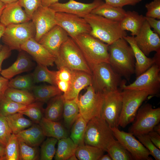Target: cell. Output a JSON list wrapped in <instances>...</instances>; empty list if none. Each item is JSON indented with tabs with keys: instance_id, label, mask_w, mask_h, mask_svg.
I'll return each instance as SVG.
<instances>
[{
	"instance_id": "obj_44",
	"label": "cell",
	"mask_w": 160,
	"mask_h": 160,
	"mask_svg": "<svg viewBox=\"0 0 160 160\" xmlns=\"http://www.w3.org/2000/svg\"><path fill=\"white\" fill-rule=\"evenodd\" d=\"M12 133L5 117L0 113V144L5 147Z\"/></svg>"
},
{
	"instance_id": "obj_3",
	"label": "cell",
	"mask_w": 160,
	"mask_h": 160,
	"mask_svg": "<svg viewBox=\"0 0 160 160\" xmlns=\"http://www.w3.org/2000/svg\"><path fill=\"white\" fill-rule=\"evenodd\" d=\"M72 39L80 50L90 68L101 63H109L108 44L88 33L80 34Z\"/></svg>"
},
{
	"instance_id": "obj_62",
	"label": "cell",
	"mask_w": 160,
	"mask_h": 160,
	"mask_svg": "<svg viewBox=\"0 0 160 160\" xmlns=\"http://www.w3.org/2000/svg\"><path fill=\"white\" fill-rule=\"evenodd\" d=\"M68 160H77L78 159L75 155V154L71 156L69 158Z\"/></svg>"
},
{
	"instance_id": "obj_46",
	"label": "cell",
	"mask_w": 160,
	"mask_h": 160,
	"mask_svg": "<svg viewBox=\"0 0 160 160\" xmlns=\"http://www.w3.org/2000/svg\"><path fill=\"white\" fill-rule=\"evenodd\" d=\"M18 1L31 19L33 13L42 6L41 0H18Z\"/></svg>"
},
{
	"instance_id": "obj_7",
	"label": "cell",
	"mask_w": 160,
	"mask_h": 160,
	"mask_svg": "<svg viewBox=\"0 0 160 160\" xmlns=\"http://www.w3.org/2000/svg\"><path fill=\"white\" fill-rule=\"evenodd\" d=\"M122 107L119 120V126L124 128L133 121L137 111L143 102L152 95L149 92L123 89L121 92Z\"/></svg>"
},
{
	"instance_id": "obj_6",
	"label": "cell",
	"mask_w": 160,
	"mask_h": 160,
	"mask_svg": "<svg viewBox=\"0 0 160 160\" xmlns=\"http://www.w3.org/2000/svg\"><path fill=\"white\" fill-rule=\"evenodd\" d=\"M92 84L95 91L104 94L119 89L123 81L108 63H103L92 66Z\"/></svg>"
},
{
	"instance_id": "obj_54",
	"label": "cell",
	"mask_w": 160,
	"mask_h": 160,
	"mask_svg": "<svg viewBox=\"0 0 160 160\" xmlns=\"http://www.w3.org/2000/svg\"><path fill=\"white\" fill-rule=\"evenodd\" d=\"M70 82L65 81L57 80L56 82V86L59 89L64 93H66L68 90Z\"/></svg>"
},
{
	"instance_id": "obj_53",
	"label": "cell",
	"mask_w": 160,
	"mask_h": 160,
	"mask_svg": "<svg viewBox=\"0 0 160 160\" xmlns=\"http://www.w3.org/2000/svg\"><path fill=\"white\" fill-rule=\"evenodd\" d=\"M147 134L153 143L160 149V135L153 131L149 132Z\"/></svg>"
},
{
	"instance_id": "obj_10",
	"label": "cell",
	"mask_w": 160,
	"mask_h": 160,
	"mask_svg": "<svg viewBox=\"0 0 160 160\" xmlns=\"http://www.w3.org/2000/svg\"><path fill=\"white\" fill-rule=\"evenodd\" d=\"M103 100V94L96 92L92 85L87 87L86 92L78 97L77 102L79 113L87 123L95 117L100 116Z\"/></svg>"
},
{
	"instance_id": "obj_32",
	"label": "cell",
	"mask_w": 160,
	"mask_h": 160,
	"mask_svg": "<svg viewBox=\"0 0 160 160\" xmlns=\"http://www.w3.org/2000/svg\"><path fill=\"white\" fill-rule=\"evenodd\" d=\"M4 96L16 103L25 105L36 101L33 94L29 91L10 87L6 90Z\"/></svg>"
},
{
	"instance_id": "obj_5",
	"label": "cell",
	"mask_w": 160,
	"mask_h": 160,
	"mask_svg": "<svg viewBox=\"0 0 160 160\" xmlns=\"http://www.w3.org/2000/svg\"><path fill=\"white\" fill-rule=\"evenodd\" d=\"M113 132L106 121L101 116L95 117L87 123L84 142L85 144L106 151L115 139Z\"/></svg>"
},
{
	"instance_id": "obj_34",
	"label": "cell",
	"mask_w": 160,
	"mask_h": 160,
	"mask_svg": "<svg viewBox=\"0 0 160 160\" xmlns=\"http://www.w3.org/2000/svg\"><path fill=\"white\" fill-rule=\"evenodd\" d=\"M77 100L65 99L63 117L65 124L67 128H70L72 126L80 114Z\"/></svg>"
},
{
	"instance_id": "obj_2",
	"label": "cell",
	"mask_w": 160,
	"mask_h": 160,
	"mask_svg": "<svg viewBox=\"0 0 160 160\" xmlns=\"http://www.w3.org/2000/svg\"><path fill=\"white\" fill-rule=\"evenodd\" d=\"M83 18L91 27L90 34L108 45L127 35L119 22L91 13Z\"/></svg>"
},
{
	"instance_id": "obj_21",
	"label": "cell",
	"mask_w": 160,
	"mask_h": 160,
	"mask_svg": "<svg viewBox=\"0 0 160 160\" xmlns=\"http://www.w3.org/2000/svg\"><path fill=\"white\" fill-rule=\"evenodd\" d=\"M92 84L91 75L82 71H72L69 88L63 95L64 99L77 100L81 90Z\"/></svg>"
},
{
	"instance_id": "obj_47",
	"label": "cell",
	"mask_w": 160,
	"mask_h": 160,
	"mask_svg": "<svg viewBox=\"0 0 160 160\" xmlns=\"http://www.w3.org/2000/svg\"><path fill=\"white\" fill-rule=\"evenodd\" d=\"M145 7L147 10L146 17L160 19V0H153L147 3Z\"/></svg>"
},
{
	"instance_id": "obj_55",
	"label": "cell",
	"mask_w": 160,
	"mask_h": 160,
	"mask_svg": "<svg viewBox=\"0 0 160 160\" xmlns=\"http://www.w3.org/2000/svg\"><path fill=\"white\" fill-rule=\"evenodd\" d=\"M59 0H41L42 5L45 7H49L52 4L57 2Z\"/></svg>"
},
{
	"instance_id": "obj_49",
	"label": "cell",
	"mask_w": 160,
	"mask_h": 160,
	"mask_svg": "<svg viewBox=\"0 0 160 160\" xmlns=\"http://www.w3.org/2000/svg\"><path fill=\"white\" fill-rule=\"evenodd\" d=\"M105 3L115 7H122L127 5L134 6L142 0H105Z\"/></svg>"
},
{
	"instance_id": "obj_13",
	"label": "cell",
	"mask_w": 160,
	"mask_h": 160,
	"mask_svg": "<svg viewBox=\"0 0 160 160\" xmlns=\"http://www.w3.org/2000/svg\"><path fill=\"white\" fill-rule=\"evenodd\" d=\"M55 21L56 25L63 29L72 39L82 33H90L91 31L84 18L75 15L56 12Z\"/></svg>"
},
{
	"instance_id": "obj_16",
	"label": "cell",
	"mask_w": 160,
	"mask_h": 160,
	"mask_svg": "<svg viewBox=\"0 0 160 160\" xmlns=\"http://www.w3.org/2000/svg\"><path fill=\"white\" fill-rule=\"evenodd\" d=\"M134 38L137 45L146 56L153 51H160V36L151 29L146 20Z\"/></svg>"
},
{
	"instance_id": "obj_20",
	"label": "cell",
	"mask_w": 160,
	"mask_h": 160,
	"mask_svg": "<svg viewBox=\"0 0 160 160\" xmlns=\"http://www.w3.org/2000/svg\"><path fill=\"white\" fill-rule=\"evenodd\" d=\"M21 49L31 55L37 64L47 67L54 65L55 57L34 38H30L23 43Z\"/></svg>"
},
{
	"instance_id": "obj_48",
	"label": "cell",
	"mask_w": 160,
	"mask_h": 160,
	"mask_svg": "<svg viewBox=\"0 0 160 160\" xmlns=\"http://www.w3.org/2000/svg\"><path fill=\"white\" fill-rule=\"evenodd\" d=\"M56 71V82L61 80L70 82L72 71L65 67H62Z\"/></svg>"
},
{
	"instance_id": "obj_42",
	"label": "cell",
	"mask_w": 160,
	"mask_h": 160,
	"mask_svg": "<svg viewBox=\"0 0 160 160\" xmlns=\"http://www.w3.org/2000/svg\"><path fill=\"white\" fill-rule=\"evenodd\" d=\"M20 160H36L40 159L39 150L36 147L30 146L18 139Z\"/></svg>"
},
{
	"instance_id": "obj_52",
	"label": "cell",
	"mask_w": 160,
	"mask_h": 160,
	"mask_svg": "<svg viewBox=\"0 0 160 160\" xmlns=\"http://www.w3.org/2000/svg\"><path fill=\"white\" fill-rule=\"evenodd\" d=\"M9 80L2 76H0V100L4 96L5 92L9 87Z\"/></svg>"
},
{
	"instance_id": "obj_30",
	"label": "cell",
	"mask_w": 160,
	"mask_h": 160,
	"mask_svg": "<svg viewBox=\"0 0 160 160\" xmlns=\"http://www.w3.org/2000/svg\"><path fill=\"white\" fill-rule=\"evenodd\" d=\"M32 89L36 101L41 103L46 102L62 92L57 86L52 85L33 86Z\"/></svg>"
},
{
	"instance_id": "obj_51",
	"label": "cell",
	"mask_w": 160,
	"mask_h": 160,
	"mask_svg": "<svg viewBox=\"0 0 160 160\" xmlns=\"http://www.w3.org/2000/svg\"><path fill=\"white\" fill-rule=\"evenodd\" d=\"M11 50L7 46H3L0 51V74L1 71V65L3 61L7 58L11 54Z\"/></svg>"
},
{
	"instance_id": "obj_36",
	"label": "cell",
	"mask_w": 160,
	"mask_h": 160,
	"mask_svg": "<svg viewBox=\"0 0 160 160\" xmlns=\"http://www.w3.org/2000/svg\"><path fill=\"white\" fill-rule=\"evenodd\" d=\"M87 124L79 114L72 126L70 137L78 146L84 144V137Z\"/></svg>"
},
{
	"instance_id": "obj_35",
	"label": "cell",
	"mask_w": 160,
	"mask_h": 160,
	"mask_svg": "<svg viewBox=\"0 0 160 160\" xmlns=\"http://www.w3.org/2000/svg\"><path fill=\"white\" fill-rule=\"evenodd\" d=\"M34 83L47 82L56 85V71H50L47 66L37 64L32 76Z\"/></svg>"
},
{
	"instance_id": "obj_11",
	"label": "cell",
	"mask_w": 160,
	"mask_h": 160,
	"mask_svg": "<svg viewBox=\"0 0 160 160\" xmlns=\"http://www.w3.org/2000/svg\"><path fill=\"white\" fill-rule=\"evenodd\" d=\"M160 64L155 63L143 73L137 77L132 83L126 84L123 81L122 89L147 91L152 95L159 94L160 88Z\"/></svg>"
},
{
	"instance_id": "obj_23",
	"label": "cell",
	"mask_w": 160,
	"mask_h": 160,
	"mask_svg": "<svg viewBox=\"0 0 160 160\" xmlns=\"http://www.w3.org/2000/svg\"><path fill=\"white\" fill-rule=\"evenodd\" d=\"M17 139L32 147H38L43 142L45 136L39 124H33L28 128L15 135Z\"/></svg>"
},
{
	"instance_id": "obj_22",
	"label": "cell",
	"mask_w": 160,
	"mask_h": 160,
	"mask_svg": "<svg viewBox=\"0 0 160 160\" xmlns=\"http://www.w3.org/2000/svg\"><path fill=\"white\" fill-rule=\"evenodd\" d=\"M31 20L18 1L6 4L0 17V23L7 26Z\"/></svg>"
},
{
	"instance_id": "obj_14",
	"label": "cell",
	"mask_w": 160,
	"mask_h": 160,
	"mask_svg": "<svg viewBox=\"0 0 160 160\" xmlns=\"http://www.w3.org/2000/svg\"><path fill=\"white\" fill-rule=\"evenodd\" d=\"M113 135L136 160H151L149 151L132 133L111 128Z\"/></svg>"
},
{
	"instance_id": "obj_18",
	"label": "cell",
	"mask_w": 160,
	"mask_h": 160,
	"mask_svg": "<svg viewBox=\"0 0 160 160\" xmlns=\"http://www.w3.org/2000/svg\"><path fill=\"white\" fill-rule=\"evenodd\" d=\"M69 37L63 29L56 25L44 34L38 42L56 58L58 56L61 46Z\"/></svg>"
},
{
	"instance_id": "obj_59",
	"label": "cell",
	"mask_w": 160,
	"mask_h": 160,
	"mask_svg": "<svg viewBox=\"0 0 160 160\" xmlns=\"http://www.w3.org/2000/svg\"><path fill=\"white\" fill-rule=\"evenodd\" d=\"M6 4L0 1V17L2 15L3 11L6 7Z\"/></svg>"
},
{
	"instance_id": "obj_9",
	"label": "cell",
	"mask_w": 160,
	"mask_h": 160,
	"mask_svg": "<svg viewBox=\"0 0 160 160\" xmlns=\"http://www.w3.org/2000/svg\"><path fill=\"white\" fill-rule=\"evenodd\" d=\"M135 120L129 129L133 135L147 134L152 131L160 121V108H153L149 103L140 106L138 109Z\"/></svg>"
},
{
	"instance_id": "obj_57",
	"label": "cell",
	"mask_w": 160,
	"mask_h": 160,
	"mask_svg": "<svg viewBox=\"0 0 160 160\" xmlns=\"http://www.w3.org/2000/svg\"><path fill=\"white\" fill-rule=\"evenodd\" d=\"M6 26L0 23V39L4 33L5 30ZM3 46L0 44V51L1 50Z\"/></svg>"
},
{
	"instance_id": "obj_37",
	"label": "cell",
	"mask_w": 160,
	"mask_h": 160,
	"mask_svg": "<svg viewBox=\"0 0 160 160\" xmlns=\"http://www.w3.org/2000/svg\"><path fill=\"white\" fill-rule=\"evenodd\" d=\"M106 151L112 160H131V154L117 140L114 139L108 147Z\"/></svg>"
},
{
	"instance_id": "obj_8",
	"label": "cell",
	"mask_w": 160,
	"mask_h": 160,
	"mask_svg": "<svg viewBox=\"0 0 160 160\" xmlns=\"http://www.w3.org/2000/svg\"><path fill=\"white\" fill-rule=\"evenodd\" d=\"M35 34L34 26L31 20L6 26L1 38L5 45L11 50H20L23 43L30 38H34Z\"/></svg>"
},
{
	"instance_id": "obj_39",
	"label": "cell",
	"mask_w": 160,
	"mask_h": 160,
	"mask_svg": "<svg viewBox=\"0 0 160 160\" xmlns=\"http://www.w3.org/2000/svg\"><path fill=\"white\" fill-rule=\"evenodd\" d=\"M26 106L16 103L4 96L0 100V113L6 117L19 112Z\"/></svg>"
},
{
	"instance_id": "obj_50",
	"label": "cell",
	"mask_w": 160,
	"mask_h": 160,
	"mask_svg": "<svg viewBox=\"0 0 160 160\" xmlns=\"http://www.w3.org/2000/svg\"><path fill=\"white\" fill-rule=\"evenodd\" d=\"M145 17L151 28H153L154 32L160 36V20L146 16H145Z\"/></svg>"
},
{
	"instance_id": "obj_33",
	"label": "cell",
	"mask_w": 160,
	"mask_h": 160,
	"mask_svg": "<svg viewBox=\"0 0 160 160\" xmlns=\"http://www.w3.org/2000/svg\"><path fill=\"white\" fill-rule=\"evenodd\" d=\"M105 151L95 146L84 144L78 146L75 155L79 160H98Z\"/></svg>"
},
{
	"instance_id": "obj_38",
	"label": "cell",
	"mask_w": 160,
	"mask_h": 160,
	"mask_svg": "<svg viewBox=\"0 0 160 160\" xmlns=\"http://www.w3.org/2000/svg\"><path fill=\"white\" fill-rule=\"evenodd\" d=\"M28 116L33 122L39 124L43 116L44 110L41 102H33L27 105L26 107L19 112Z\"/></svg>"
},
{
	"instance_id": "obj_60",
	"label": "cell",
	"mask_w": 160,
	"mask_h": 160,
	"mask_svg": "<svg viewBox=\"0 0 160 160\" xmlns=\"http://www.w3.org/2000/svg\"><path fill=\"white\" fill-rule=\"evenodd\" d=\"M157 132L160 135V124H158L156 125L154 127L153 130Z\"/></svg>"
},
{
	"instance_id": "obj_19",
	"label": "cell",
	"mask_w": 160,
	"mask_h": 160,
	"mask_svg": "<svg viewBox=\"0 0 160 160\" xmlns=\"http://www.w3.org/2000/svg\"><path fill=\"white\" fill-rule=\"evenodd\" d=\"M123 38L133 51L136 60L135 73L137 77L145 72L153 64H160V52H156L152 58L148 57L137 45L134 36L127 35Z\"/></svg>"
},
{
	"instance_id": "obj_31",
	"label": "cell",
	"mask_w": 160,
	"mask_h": 160,
	"mask_svg": "<svg viewBox=\"0 0 160 160\" xmlns=\"http://www.w3.org/2000/svg\"><path fill=\"white\" fill-rule=\"evenodd\" d=\"M8 124L12 133L15 135L31 126L33 122L23 116L22 113L17 112L5 117Z\"/></svg>"
},
{
	"instance_id": "obj_41",
	"label": "cell",
	"mask_w": 160,
	"mask_h": 160,
	"mask_svg": "<svg viewBox=\"0 0 160 160\" xmlns=\"http://www.w3.org/2000/svg\"><path fill=\"white\" fill-rule=\"evenodd\" d=\"M58 140L55 138L48 137L43 142L41 148L40 160L52 159L56 153L55 146Z\"/></svg>"
},
{
	"instance_id": "obj_24",
	"label": "cell",
	"mask_w": 160,
	"mask_h": 160,
	"mask_svg": "<svg viewBox=\"0 0 160 160\" xmlns=\"http://www.w3.org/2000/svg\"><path fill=\"white\" fill-rule=\"evenodd\" d=\"M145 16L135 11H128L123 18L119 22L121 28L131 32L132 36H136L145 20Z\"/></svg>"
},
{
	"instance_id": "obj_56",
	"label": "cell",
	"mask_w": 160,
	"mask_h": 160,
	"mask_svg": "<svg viewBox=\"0 0 160 160\" xmlns=\"http://www.w3.org/2000/svg\"><path fill=\"white\" fill-rule=\"evenodd\" d=\"M0 160H6L5 147L0 144Z\"/></svg>"
},
{
	"instance_id": "obj_27",
	"label": "cell",
	"mask_w": 160,
	"mask_h": 160,
	"mask_svg": "<svg viewBox=\"0 0 160 160\" xmlns=\"http://www.w3.org/2000/svg\"><path fill=\"white\" fill-rule=\"evenodd\" d=\"M65 99L61 94L52 98L44 110V117L49 120L58 121L63 113Z\"/></svg>"
},
{
	"instance_id": "obj_1",
	"label": "cell",
	"mask_w": 160,
	"mask_h": 160,
	"mask_svg": "<svg viewBox=\"0 0 160 160\" xmlns=\"http://www.w3.org/2000/svg\"><path fill=\"white\" fill-rule=\"evenodd\" d=\"M109 63L121 77L129 80L135 73V57L131 46L124 39H119L108 46Z\"/></svg>"
},
{
	"instance_id": "obj_40",
	"label": "cell",
	"mask_w": 160,
	"mask_h": 160,
	"mask_svg": "<svg viewBox=\"0 0 160 160\" xmlns=\"http://www.w3.org/2000/svg\"><path fill=\"white\" fill-rule=\"evenodd\" d=\"M34 83L32 76L29 75L18 76L9 81V87L29 91Z\"/></svg>"
},
{
	"instance_id": "obj_29",
	"label": "cell",
	"mask_w": 160,
	"mask_h": 160,
	"mask_svg": "<svg viewBox=\"0 0 160 160\" xmlns=\"http://www.w3.org/2000/svg\"><path fill=\"white\" fill-rule=\"evenodd\" d=\"M58 140L57 148L54 157L55 160H68L75 154L78 145L70 137H67Z\"/></svg>"
},
{
	"instance_id": "obj_12",
	"label": "cell",
	"mask_w": 160,
	"mask_h": 160,
	"mask_svg": "<svg viewBox=\"0 0 160 160\" xmlns=\"http://www.w3.org/2000/svg\"><path fill=\"white\" fill-rule=\"evenodd\" d=\"M104 100L100 116L111 128H118L122 107L121 92L117 90L103 94Z\"/></svg>"
},
{
	"instance_id": "obj_26",
	"label": "cell",
	"mask_w": 160,
	"mask_h": 160,
	"mask_svg": "<svg viewBox=\"0 0 160 160\" xmlns=\"http://www.w3.org/2000/svg\"><path fill=\"white\" fill-rule=\"evenodd\" d=\"M39 124L45 136L55 138L58 140L68 137L67 131L57 121H51L43 117Z\"/></svg>"
},
{
	"instance_id": "obj_25",
	"label": "cell",
	"mask_w": 160,
	"mask_h": 160,
	"mask_svg": "<svg viewBox=\"0 0 160 160\" xmlns=\"http://www.w3.org/2000/svg\"><path fill=\"white\" fill-rule=\"evenodd\" d=\"M32 62L25 53L19 55L15 61L8 68L2 70V76L9 80L15 75L29 70L32 66Z\"/></svg>"
},
{
	"instance_id": "obj_15",
	"label": "cell",
	"mask_w": 160,
	"mask_h": 160,
	"mask_svg": "<svg viewBox=\"0 0 160 160\" xmlns=\"http://www.w3.org/2000/svg\"><path fill=\"white\" fill-rule=\"evenodd\" d=\"M56 12L49 7L41 6L33 14L31 20L34 26L35 39L38 42L41 37L56 25Z\"/></svg>"
},
{
	"instance_id": "obj_43",
	"label": "cell",
	"mask_w": 160,
	"mask_h": 160,
	"mask_svg": "<svg viewBox=\"0 0 160 160\" xmlns=\"http://www.w3.org/2000/svg\"><path fill=\"white\" fill-rule=\"evenodd\" d=\"M5 149L6 160H20L19 142L15 134H12Z\"/></svg>"
},
{
	"instance_id": "obj_4",
	"label": "cell",
	"mask_w": 160,
	"mask_h": 160,
	"mask_svg": "<svg viewBox=\"0 0 160 160\" xmlns=\"http://www.w3.org/2000/svg\"><path fill=\"white\" fill-rule=\"evenodd\" d=\"M55 63L58 69L65 67L72 71H82L92 74L91 69L82 53L70 37L61 46Z\"/></svg>"
},
{
	"instance_id": "obj_28",
	"label": "cell",
	"mask_w": 160,
	"mask_h": 160,
	"mask_svg": "<svg viewBox=\"0 0 160 160\" xmlns=\"http://www.w3.org/2000/svg\"><path fill=\"white\" fill-rule=\"evenodd\" d=\"M126 12L122 7H113L104 2L93 9L91 13L120 22L125 16Z\"/></svg>"
},
{
	"instance_id": "obj_61",
	"label": "cell",
	"mask_w": 160,
	"mask_h": 160,
	"mask_svg": "<svg viewBox=\"0 0 160 160\" xmlns=\"http://www.w3.org/2000/svg\"><path fill=\"white\" fill-rule=\"evenodd\" d=\"M6 4L16 2L18 0H0Z\"/></svg>"
},
{
	"instance_id": "obj_58",
	"label": "cell",
	"mask_w": 160,
	"mask_h": 160,
	"mask_svg": "<svg viewBox=\"0 0 160 160\" xmlns=\"http://www.w3.org/2000/svg\"><path fill=\"white\" fill-rule=\"evenodd\" d=\"M99 160H112V159L109 155L103 154L100 158Z\"/></svg>"
},
{
	"instance_id": "obj_45",
	"label": "cell",
	"mask_w": 160,
	"mask_h": 160,
	"mask_svg": "<svg viewBox=\"0 0 160 160\" xmlns=\"http://www.w3.org/2000/svg\"><path fill=\"white\" fill-rule=\"evenodd\" d=\"M136 136L139 140L149 151L150 155L152 156L156 160H160V149L153 143L147 134Z\"/></svg>"
},
{
	"instance_id": "obj_17",
	"label": "cell",
	"mask_w": 160,
	"mask_h": 160,
	"mask_svg": "<svg viewBox=\"0 0 160 160\" xmlns=\"http://www.w3.org/2000/svg\"><path fill=\"white\" fill-rule=\"evenodd\" d=\"M103 3L104 2L102 0H94L92 2L89 3L80 2L74 0H69L65 3L58 2L49 7L56 12L69 13L84 17Z\"/></svg>"
}]
</instances>
